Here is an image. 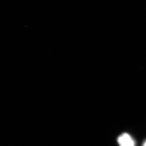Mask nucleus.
<instances>
[{"mask_svg": "<svg viewBox=\"0 0 146 146\" xmlns=\"http://www.w3.org/2000/svg\"><path fill=\"white\" fill-rule=\"evenodd\" d=\"M117 142L120 146H135L133 138L126 133L121 134L118 138Z\"/></svg>", "mask_w": 146, "mask_h": 146, "instance_id": "obj_1", "label": "nucleus"}, {"mask_svg": "<svg viewBox=\"0 0 146 146\" xmlns=\"http://www.w3.org/2000/svg\"><path fill=\"white\" fill-rule=\"evenodd\" d=\"M143 146H146V140L144 142L143 144Z\"/></svg>", "mask_w": 146, "mask_h": 146, "instance_id": "obj_2", "label": "nucleus"}]
</instances>
